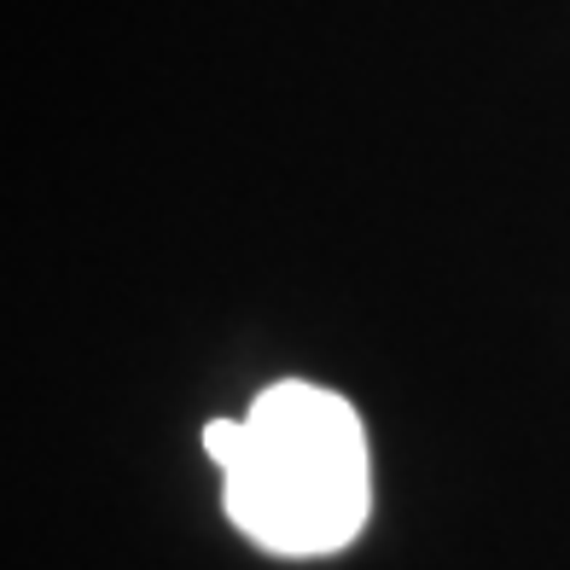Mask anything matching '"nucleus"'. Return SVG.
<instances>
[{
    "label": "nucleus",
    "mask_w": 570,
    "mask_h": 570,
    "mask_svg": "<svg viewBox=\"0 0 570 570\" xmlns=\"http://www.w3.org/2000/svg\"><path fill=\"white\" fill-rule=\"evenodd\" d=\"M233 530L279 559L344 553L373 512V454L361 413L308 379H279L239 420L204 425Z\"/></svg>",
    "instance_id": "f257e3e1"
}]
</instances>
